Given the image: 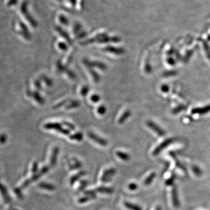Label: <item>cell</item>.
Returning <instances> with one entry per match:
<instances>
[{
    "instance_id": "6da1fadb",
    "label": "cell",
    "mask_w": 210,
    "mask_h": 210,
    "mask_svg": "<svg viewBox=\"0 0 210 210\" xmlns=\"http://www.w3.org/2000/svg\"><path fill=\"white\" fill-rule=\"evenodd\" d=\"M83 63L89 69H92V67H96L101 70H106L107 69L106 64L99 61H91L87 59H84L83 60Z\"/></svg>"
},
{
    "instance_id": "7a4b0ae2",
    "label": "cell",
    "mask_w": 210,
    "mask_h": 210,
    "mask_svg": "<svg viewBox=\"0 0 210 210\" xmlns=\"http://www.w3.org/2000/svg\"><path fill=\"white\" fill-rule=\"evenodd\" d=\"M173 142H174V140L172 138L166 139L154 149V151L152 152V155L154 156H157L160 152H161L162 151L166 148L167 146H169L170 144L172 143Z\"/></svg>"
},
{
    "instance_id": "3957f363",
    "label": "cell",
    "mask_w": 210,
    "mask_h": 210,
    "mask_svg": "<svg viewBox=\"0 0 210 210\" xmlns=\"http://www.w3.org/2000/svg\"><path fill=\"white\" fill-rule=\"evenodd\" d=\"M116 170L114 168H110L105 170L102 176L101 182L102 183H107L111 180L112 177L116 174Z\"/></svg>"
},
{
    "instance_id": "277c9868",
    "label": "cell",
    "mask_w": 210,
    "mask_h": 210,
    "mask_svg": "<svg viewBox=\"0 0 210 210\" xmlns=\"http://www.w3.org/2000/svg\"><path fill=\"white\" fill-rule=\"evenodd\" d=\"M87 134L89 138H91L92 141L97 142L100 146H108V142L106 140H105L104 138H102L97 136V134L93 133L92 132H88Z\"/></svg>"
},
{
    "instance_id": "5b68a950",
    "label": "cell",
    "mask_w": 210,
    "mask_h": 210,
    "mask_svg": "<svg viewBox=\"0 0 210 210\" xmlns=\"http://www.w3.org/2000/svg\"><path fill=\"white\" fill-rule=\"evenodd\" d=\"M146 125L151 129L155 133L157 134L159 136L162 137V136H164L165 135V131L162 129L161 127H159L157 124H156L153 121H147L146 122Z\"/></svg>"
},
{
    "instance_id": "8992f818",
    "label": "cell",
    "mask_w": 210,
    "mask_h": 210,
    "mask_svg": "<svg viewBox=\"0 0 210 210\" xmlns=\"http://www.w3.org/2000/svg\"><path fill=\"white\" fill-rule=\"evenodd\" d=\"M103 50L105 52L112 53L116 55H122L125 52L124 49L122 47H115L114 46H111L106 47L103 49Z\"/></svg>"
},
{
    "instance_id": "52a82bcc",
    "label": "cell",
    "mask_w": 210,
    "mask_h": 210,
    "mask_svg": "<svg viewBox=\"0 0 210 210\" xmlns=\"http://www.w3.org/2000/svg\"><path fill=\"white\" fill-rule=\"evenodd\" d=\"M172 200L174 207L179 208L180 206V202L178 197V190L176 186H173L172 190Z\"/></svg>"
},
{
    "instance_id": "ba28073f",
    "label": "cell",
    "mask_w": 210,
    "mask_h": 210,
    "mask_svg": "<svg viewBox=\"0 0 210 210\" xmlns=\"http://www.w3.org/2000/svg\"><path fill=\"white\" fill-rule=\"evenodd\" d=\"M27 93H28V95H29L30 97H32L40 105H44L45 104V101L44 98L41 96L38 92L28 91V92H27Z\"/></svg>"
},
{
    "instance_id": "9c48e42d",
    "label": "cell",
    "mask_w": 210,
    "mask_h": 210,
    "mask_svg": "<svg viewBox=\"0 0 210 210\" xmlns=\"http://www.w3.org/2000/svg\"><path fill=\"white\" fill-rule=\"evenodd\" d=\"M58 153H59V148L57 146L54 147L52 150V156L50 158V166L52 167H54V166L56 165Z\"/></svg>"
},
{
    "instance_id": "30bf717a",
    "label": "cell",
    "mask_w": 210,
    "mask_h": 210,
    "mask_svg": "<svg viewBox=\"0 0 210 210\" xmlns=\"http://www.w3.org/2000/svg\"><path fill=\"white\" fill-rule=\"evenodd\" d=\"M210 112V105H207L206 106L202 108H197L192 109L191 112L192 114H206Z\"/></svg>"
},
{
    "instance_id": "8fae6325",
    "label": "cell",
    "mask_w": 210,
    "mask_h": 210,
    "mask_svg": "<svg viewBox=\"0 0 210 210\" xmlns=\"http://www.w3.org/2000/svg\"><path fill=\"white\" fill-rule=\"evenodd\" d=\"M44 127L46 129L54 130L58 131L62 127V125L58 123H48L45 124Z\"/></svg>"
},
{
    "instance_id": "7c38bea8",
    "label": "cell",
    "mask_w": 210,
    "mask_h": 210,
    "mask_svg": "<svg viewBox=\"0 0 210 210\" xmlns=\"http://www.w3.org/2000/svg\"><path fill=\"white\" fill-rule=\"evenodd\" d=\"M131 112L129 110H127L124 111V112L122 114L121 117L119 119L118 123L119 124H124V122L129 118L130 116H131Z\"/></svg>"
},
{
    "instance_id": "4fadbf2b",
    "label": "cell",
    "mask_w": 210,
    "mask_h": 210,
    "mask_svg": "<svg viewBox=\"0 0 210 210\" xmlns=\"http://www.w3.org/2000/svg\"><path fill=\"white\" fill-rule=\"evenodd\" d=\"M57 31L58 32V33L61 36L63 37L64 39H65L66 41H67V42L69 43V44L70 45H72V41L71 39H70V37L69 36L68 33L67 32H65L64 30H63L62 29L59 28V27H57L56 29Z\"/></svg>"
},
{
    "instance_id": "5bb4252c",
    "label": "cell",
    "mask_w": 210,
    "mask_h": 210,
    "mask_svg": "<svg viewBox=\"0 0 210 210\" xmlns=\"http://www.w3.org/2000/svg\"><path fill=\"white\" fill-rule=\"evenodd\" d=\"M96 192L101 193H104V194H112L113 193V189L110 187H107L105 186H101L97 188L96 190Z\"/></svg>"
},
{
    "instance_id": "9a60e30c",
    "label": "cell",
    "mask_w": 210,
    "mask_h": 210,
    "mask_svg": "<svg viewBox=\"0 0 210 210\" xmlns=\"http://www.w3.org/2000/svg\"><path fill=\"white\" fill-rule=\"evenodd\" d=\"M86 174V172L85 171H80L78 174H75V175L73 176L70 179V184L71 185H73L78 180H79L81 177L84 176Z\"/></svg>"
},
{
    "instance_id": "2e32d148",
    "label": "cell",
    "mask_w": 210,
    "mask_h": 210,
    "mask_svg": "<svg viewBox=\"0 0 210 210\" xmlns=\"http://www.w3.org/2000/svg\"><path fill=\"white\" fill-rule=\"evenodd\" d=\"M80 105H81L80 102L78 101L77 100L70 101L69 103L66 106L65 109H68V110H69V109H75V108H78V107H80Z\"/></svg>"
},
{
    "instance_id": "e0dca14e",
    "label": "cell",
    "mask_w": 210,
    "mask_h": 210,
    "mask_svg": "<svg viewBox=\"0 0 210 210\" xmlns=\"http://www.w3.org/2000/svg\"><path fill=\"white\" fill-rule=\"evenodd\" d=\"M116 155L120 159L124 161H128L130 159V157L129 155L122 151H117L116 152Z\"/></svg>"
},
{
    "instance_id": "ac0fdd59",
    "label": "cell",
    "mask_w": 210,
    "mask_h": 210,
    "mask_svg": "<svg viewBox=\"0 0 210 210\" xmlns=\"http://www.w3.org/2000/svg\"><path fill=\"white\" fill-rule=\"evenodd\" d=\"M69 139H71V140H74V141H81L83 140V134L82 133L78 132V133H76L72 135H69Z\"/></svg>"
},
{
    "instance_id": "d6986e66",
    "label": "cell",
    "mask_w": 210,
    "mask_h": 210,
    "mask_svg": "<svg viewBox=\"0 0 210 210\" xmlns=\"http://www.w3.org/2000/svg\"><path fill=\"white\" fill-rule=\"evenodd\" d=\"M124 206L129 210H142L141 207L129 202H124Z\"/></svg>"
},
{
    "instance_id": "ffe728a7",
    "label": "cell",
    "mask_w": 210,
    "mask_h": 210,
    "mask_svg": "<svg viewBox=\"0 0 210 210\" xmlns=\"http://www.w3.org/2000/svg\"><path fill=\"white\" fill-rule=\"evenodd\" d=\"M156 177V174L155 172H152L150 174V175L146 178V180L144 182V185L145 186H148L151 184V183L154 180V179Z\"/></svg>"
},
{
    "instance_id": "44dd1931",
    "label": "cell",
    "mask_w": 210,
    "mask_h": 210,
    "mask_svg": "<svg viewBox=\"0 0 210 210\" xmlns=\"http://www.w3.org/2000/svg\"><path fill=\"white\" fill-rule=\"evenodd\" d=\"M39 186L45 190H49V191H52L55 189V187L54 185L52 184L49 183H41L39 184Z\"/></svg>"
},
{
    "instance_id": "7402d4cb",
    "label": "cell",
    "mask_w": 210,
    "mask_h": 210,
    "mask_svg": "<svg viewBox=\"0 0 210 210\" xmlns=\"http://www.w3.org/2000/svg\"><path fill=\"white\" fill-rule=\"evenodd\" d=\"M97 198V196L96 195H93V196H85L83 197H81L78 200V202L79 203H85V202H88L90 201L92 199H95Z\"/></svg>"
},
{
    "instance_id": "603a6c76",
    "label": "cell",
    "mask_w": 210,
    "mask_h": 210,
    "mask_svg": "<svg viewBox=\"0 0 210 210\" xmlns=\"http://www.w3.org/2000/svg\"><path fill=\"white\" fill-rule=\"evenodd\" d=\"M89 72L93 78L94 82L96 83L99 82L100 81V76L99 75V74L92 69H89Z\"/></svg>"
},
{
    "instance_id": "cb8c5ba5",
    "label": "cell",
    "mask_w": 210,
    "mask_h": 210,
    "mask_svg": "<svg viewBox=\"0 0 210 210\" xmlns=\"http://www.w3.org/2000/svg\"><path fill=\"white\" fill-rule=\"evenodd\" d=\"M57 71H59L60 73H66V71L68 69L65 66L62 64L60 61H58L57 63Z\"/></svg>"
},
{
    "instance_id": "d4e9b609",
    "label": "cell",
    "mask_w": 210,
    "mask_h": 210,
    "mask_svg": "<svg viewBox=\"0 0 210 210\" xmlns=\"http://www.w3.org/2000/svg\"><path fill=\"white\" fill-rule=\"evenodd\" d=\"M176 175L174 174H172V176L170 177L168 179L166 180V181L165 182L166 185V186H172L174 185V180L176 179Z\"/></svg>"
},
{
    "instance_id": "484cf974",
    "label": "cell",
    "mask_w": 210,
    "mask_h": 210,
    "mask_svg": "<svg viewBox=\"0 0 210 210\" xmlns=\"http://www.w3.org/2000/svg\"><path fill=\"white\" fill-rule=\"evenodd\" d=\"M192 170H193V173L197 176H200L202 174V170L197 166H192Z\"/></svg>"
},
{
    "instance_id": "4316f807",
    "label": "cell",
    "mask_w": 210,
    "mask_h": 210,
    "mask_svg": "<svg viewBox=\"0 0 210 210\" xmlns=\"http://www.w3.org/2000/svg\"><path fill=\"white\" fill-rule=\"evenodd\" d=\"M89 91V87L87 85H85L84 86L82 89H81L80 93L82 97H85L87 95V94L88 93Z\"/></svg>"
},
{
    "instance_id": "83f0119b",
    "label": "cell",
    "mask_w": 210,
    "mask_h": 210,
    "mask_svg": "<svg viewBox=\"0 0 210 210\" xmlns=\"http://www.w3.org/2000/svg\"><path fill=\"white\" fill-rule=\"evenodd\" d=\"M106 112V108L104 105H101L98 107L97 109V112L100 115H103L105 114Z\"/></svg>"
},
{
    "instance_id": "f1b7e54d",
    "label": "cell",
    "mask_w": 210,
    "mask_h": 210,
    "mask_svg": "<svg viewBox=\"0 0 210 210\" xmlns=\"http://www.w3.org/2000/svg\"><path fill=\"white\" fill-rule=\"evenodd\" d=\"M203 46H204V49L205 50V52L206 53L207 56L209 58L210 60V49L208 45H207V43H206L205 41H203Z\"/></svg>"
},
{
    "instance_id": "f546056e",
    "label": "cell",
    "mask_w": 210,
    "mask_h": 210,
    "mask_svg": "<svg viewBox=\"0 0 210 210\" xmlns=\"http://www.w3.org/2000/svg\"><path fill=\"white\" fill-rule=\"evenodd\" d=\"M62 124L65 125V126H67L69 129H70V130L73 131V130H75V127L73 125V124H71V123H69V122H67V121H63Z\"/></svg>"
},
{
    "instance_id": "4dcf8cb0",
    "label": "cell",
    "mask_w": 210,
    "mask_h": 210,
    "mask_svg": "<svg viewBox=\"0 0 210 210\" xmlns=\"http://www.w3.org/2000/svg\"><path fill=\"white\" fill-rule=\"evenodd\" d=\"M81 166H82V164L81 162L77 160H75V163L73 165H70V168H71V169H77L81 168Z\"/></svg>"
},
{
    "instance_id": "1f68e13d",
    "label": "cell",
    "mask_w": 210,
    "mask_h": 210,
    "mask_svg": "<svg viewBox=\"0 0 210 210\" xmlns=\"http://www.w3.org/2000/svg\"><path fill=\"white\" fill-rule=\"evenodd\" d=\"M91 101L93 102V103H97L101 100V97H99V95L95 94V95H93L91 96Z\"/></svg>"
},
{
    "instance_id": "d6a6232c",
    "label": "cell",
    "mask_w": 210,
    "mask_h": 210,
    "mask_svg": "<svg viewBox=\"0 0 210 210\" xmlns=\"http://www.w3.org/2000/svg\"><path fill=\"white\" fill-rule=\"evenodd\" d=\"M88 185V182L87 180H81L80 185L79 187L78 190L80 191H82L86 187V185Z\"/></svg>"
},
{
    "instance_id": "836d02e7",
    "label": "cell",
    "mask_w": 210,
    "mask_h": 210,
    "mask_svg": "<svg viewBox=\"0 0 210 210\" xmlns=\"http://www.w3.org/2000/svg\"><path fill=\"white\" fill-rule=\"evenodd\" d=\"M58 46L59 49H61L63 51H67V49H68V47H67V45L64 43H63V42L59 43L58 44Z\"/></svg>"
},
{
    "instance_id": "e575fe53",
    "label": "cell",
    "mask_w": 210,
    "mask_h": 210,
    "mask_svg": "<svg viewBox=\"0 0 210 210\" xmlns=\"http://www.w3.org/2000/svg\"><path fill=\"white\" fill-rule=\"evenodd\" d=\"M144 69H145V71H146V73H150L152 71L151 67V65H150V64H149L148 61V60H146V64H145Z\"/></svg>"
},
{
    "instance_id": "d590c367",
    "label": "cell",
    "mask_w": 210,
    "mask_h": 210,
    "mask_svg": "<svg viewBox=\"0 0 210 210\" xmlns=\"http://www.w3.org/2000/svg\"><path fill=\"white\" fill-rule=\"evenodd\" d=\"M69 99H66V100H64V101H63L59 103H58L57 105L54 106V109H58V108H60L61 106H63L65 105V104L67 103V102H69Z\"/></svg>"
},
{
    "instance_id": "8d00e7d4",
    "label": "cell",
    "mask_w": 210,
    "mask_h": 210,
    "mask_svg": "<svg viewBox=\"0 0 210 210\" xmlns=\"http://www.w3.org/2000/svg\"><path fill=\"white\" fill-rule=\"evenodd\" d=\"M128 188L131 191H134V190H137L138 189V185L136 183H131L128 186Z\"/></svg>"
},
{
    "instance_id": "74e56055",
    "label": "cell",
    "mask_w": 210,
    "mask_h": 210,
    "mask_svg": "<svg viewBox=\"0 0 210 210\" xmlns=\"http://www.w3.org/2000/svg\"><path fill=\"white\" fill-rule=\"evenodd\" d=\"M42 79H43V80L45 82V83L46 84V85H47L48 86H52V81L48 77H45H45H42Z\"/></svg>"
},
{
    "instance_id": "f35d334b",
    "label": "cell",
    "mask_w": 210,
    "mask_h": 210,
    "mask_svg": "<svg viewBox=\"0 0 210 210\" xmlns=\"http://www.w3.org/2000/svg\"><path fill=\"white\" fill-rule=\"evenodd\" d=\"M185 108H186L185 106H184L183 105L182 106H179L178 108H176L174 109V110H173V112H174V113H179V112H180V111H182L183 110L185 109Z\"/></svg>"
},
{
    "instance_id": "ab89813d",
    "label": "cell",
    "mask_w": 210,
    "mask_h": 210,
    "mask_svg": "<svg viewBox=\"0 0 210 210\" xmlns=\"http://www.w3.org/2000/svg\"><path fill=\"white\" fill-rule=\"evenodd\" d=\"M59 20L60 21L61 23H62V24L65 25H68V20H67L66 18H65L64 16H60Z\"/></svg>"
},
{
    "instance_id": "60d3db41",
    "label": "cell",
    "mask_w": 210,
    "mask_h": 210,
    "mask_svg": "<svg viewBox=\"0 0 210 210\" xmlns=\"http://www.w3.org/2000/svg\"><path fill=\"white\" fill-rule=\"evenodd\" d=\"M66 73H67V74L69 75V78H72V79H74L75 78V75L74 74V73H73V71H71V70H69V69H67V71H66Z\"/></svg>"
},
{
    "instance_id": "b9f144b4",
    "label": "cell",
    "mask_w": 210,
    "mask_h": 210,
    "mask_svg": "<svg viewBox=\"0 0 210 210\" xmlns=\"http://www.w3.org/2000/svg\"><path fill=\"white\" fill-rule=\"evenodd\" d=\"M84 193V194H85V196H93V195H96L95 194L96 191H93V190H86V191H85Z\"/></svg>"
},
{
    "instance_id": "7bdbcfd3",
    "label": "cell",
    "mask_w": 210,
    "mask_h": 210,
    "mask_svg": "<svg viewBox=\"0 0 210 210\" xmlns=\"http://www.w3.org/2000/svg\"><path fill=\"white\" fill-rule=\"evenodd\" d=\"M169 86H168V85H162L161 86V90L163 92H168V91H169Z\"/></svg>"
},
{
    "instance_id": "ee69618b",
    "label": "cell",
    "mask_w": 210,
    "mask_h": 210,
    "mask_svg": "<svg viewBox=\"0 0 210 210\" xmlns=\"http://www.w3.org/2000/svg\"><path fill=\"white\" fill-rule=\"evenodd\" d=\"M35 86H36L37 89H38V90H41V82L40 81H39V80H36V81H35Z\"/></svg>"
},
{
    "instance_id": "f6af8a7d",
    "label": "cell",
    "mask_w": 210,
    "mask_h": 210,
    "mask_svg": "<svg viewBox=\"0 0 210 210\" xmlns=\"http://www.w3.org/2000/svg\"><path fill=\"white\" fill-rule=\"evenodd\" d=\"M37 169H38V165H37L36 162H35L34 163V165L33 166V172H36L37 170Z\"/></svg>"
},
{
    "instance_id": "bcb514c9",
    "label": "cell",
    "mask_w": 210,
    "mask_h": 210,
    "mask_svg": "<svg viewBox=\"0 0 210 210\" xmlns=\"http://www.w3.org/2000/svg\"><path fill=\"white\" fill-rule=\"evenodd\" d=\"M5 140H6V137H5V135H1L0 136V140H1V141H3L4 142L5 141Z\"/></svg>"
},
{
    "instance_id": "7dc6e473",
    "label": "cell",
    "mask_w": 210,
    "mask_h": 210,
    "mask_svg": "<svg viewBox=\"0 0 210 210\" xmlns=\"http://www.w3.org/2000/svg\"><path fill=\"white\" fill-rule=\"evenodd\" d=\"M168 60H169L168 61V63H169V64H174V60L172 59V58H170V59Z\"/></svg>"
},
{
    "instance_id": "c3c4849f",
    "label": "cell",
    "mask_w": 210,
    "mask_h": 210,
    "mask_svg": "<svg viewBox=\"0 0 210 210\" xmlns=\"http://www.w3.org/2000/svg\"><path fill=\"white\" fill-rule=\"evenodd\" d=\"M155 210H162V208L161 207L158 206L155 208Z\"/></svg>"
},
{
    "instance_id": "681fc988",
    "label": "cell",
    "mask_w": 210,
    "mask_h": 210,
    "mask_svg": "<svg viewBox=\"0 0 210 210\" xmlns=\"http://www.w3.org/2000/svg\"><path fill=\"white\" fill-rule=\"evenodd\" d=\"M208 41H210V36H208Z\"/></svg>"
}]
</instances>
